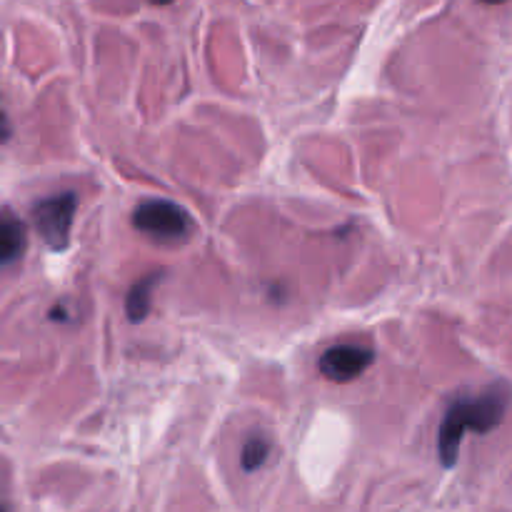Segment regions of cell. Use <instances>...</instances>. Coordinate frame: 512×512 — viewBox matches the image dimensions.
Returning <instances> with one entry per match:
<instances>
[{
	"label": "cell",
	"instance_id": "8992f818",
	"mask_svg": "<svg viewBox=\"0 0 512 512\" xmlns=\"http://www.w3.org/2000/svg\"><path fill=\"white\" fill-rule=\"evenodd\" d=\"M160 275L153 273L148 278H140L138 283L130 288L128 298H125V313H128L130 323H143L150 313V295H153V288L158 285Z\"/></svg>",
	"mask_w": 512,
	"mask_h": 512
},
{
	"label": "cell",
	"instance_id": "277c9868",
	"mask_svg": "<svg viewBox=\"0 0 512 512\" xmlns=\"http://www.w3.org/2000/svg\"><path fill=\"white\" fill-rule=\"evenodd\" d=\"M373 363V350L365 348V345L343 343L333 345V348H328L320 355L318 370L323 373V378L333 380V383H353V380H358Z\"/></svg>",
	"mask_w": 512,
	"mask_h": 512
},
{
	"label": "cell",
	"instance_id": "5b68a950",
	"mask_svg": "<svg viewBox=\"0 0 512 512\" xmlns=\"http://www.w3.org/2000/svg\"><path fill=\"white\" fill-rule=\"evenodd\" d=\"M25 245H28L25 225L10 210H5L3 223H0V260H3V268H10V265L23 258Z\"/></svg>",
	"mask_w": 512,
	"mask_h": 512
},
{
	"label": "cell",
	"instance_id": "6da1fadb",
	"mask_svg": "<svg viewBox=\"0 0 512 512\" xmlns=\"http://www.w3.org/2000/svg\"><path fill=\"white\" fill-rule=\"evenodd\" d=\"M512 393L508 385L498 383L493 388L483 390L475 398H458L448 410L438 430V458L445 468H453L458 463L460 445L468 430L473 433H490L503 423Z\"/></svg>",
	"mask_w": 512,
	"mask_h": 512
},
{
	"label": "cell",
	"instance_id": "9c48e42d",
	"mask_svg": "<svg viewBox=\"0 0 512 512\" xmlns=\"http://www.w3.org/2000/svg\"><path fill=\"white\" fill-rule=\"evenodd\" d=\"M150 3H153V5H170L173 0H150Z\"/></svg>",
	"mask_w": 512,
	"mask_h": 512
},
{
	"label": "cell",
	"instance_id": "7a4b0ae2",
	"mask_svg": "<svg viewBox=\"0 0 512 512\" xmlns=\"http://www.w3.org/2000/svg\"><path fill=\"white\" fill-rule=\"evenodd\" d=\"M133 228L163 243H180L193 233V220L170 200H143L133 213Z\"/></svg>",
	"mask_w": 512,
	"mask_h": 512
},
{
	"label": "cell",
	"instance_id": "52a82bcc",
	"mask_svg": "<svg viewBox=\"0 0 512 512\" xmlns=\"http://www.w3.org/2000/svg\"><path fill=\"white\" fill-rule=\"evenodd\" d=\"M270 455V443L263 438V435H255V438H248L243 445V470L245 473H253V470H260L265 465Z\"/></svg>",
	"mask_w": 512,
	"mask_h": 512
},
{
	"label": "cell",
	"instance_id": "ba28073f",
	"mask_svg": "<svg viewBox=\"0 0 512 512\" xmlns=\"http://www.w3.org/2000/svg\"><path fill=\"white\" fill-rule=\"evenodd\" d=\"M480 3H485V5H500V3H505V0H480Z\"/></svg>",
	"mask_w": 512,
	"mask_h": 512
},
{
	"label": "cell",
	"instance_id": "3957f363",
	"mask_svg": "<svg viewBox=\"0 0 512 512\" xmlns=\"http://www.w3.org/2000/svg\"><path fill=\"white\" fill-rule=\"evenodd\" d=\"M75 210H78L75 193H60L33 205L35 230H38L40 238L45 240L50 250L60 253V250L68 248Z\"/></svg>",
	"mask_w": 512,
	"mask_h": 512
}]
</instances>
